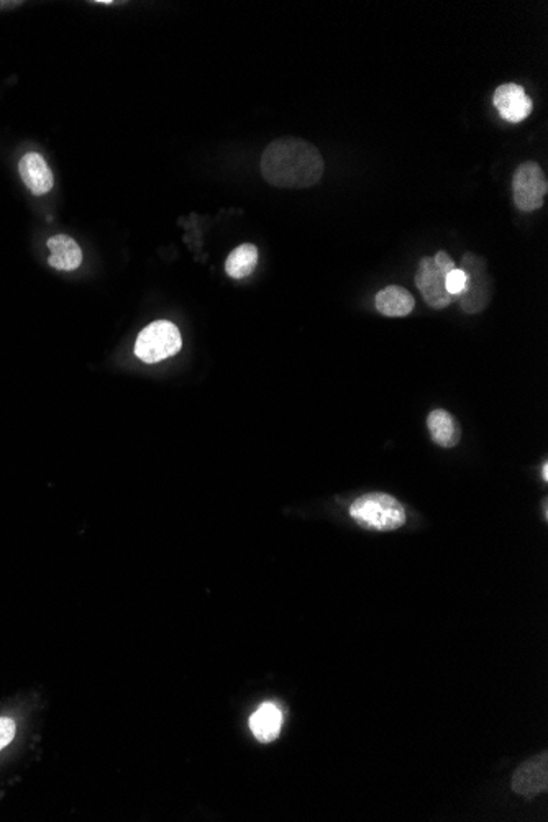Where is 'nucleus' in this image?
I'll return each mask as SVG.
<instances>
[{
	"instance_id": "1",
	"label": "nucleus",
	"mask_w": 548,
	"mask_h": 822,
	"mask_svg": "<svg viewBox=\"0 0 548 822\" xmlns=\"http://www.w3.org/2000/svg\"><path fill=\"white\" fill-rule=\"evenodd\" d=\"M324 168L320 151L302 138H278L261 156V173L266 183L281 189L316 186L324 176Z\"/></svg>"
},
{
	"instance_id": "2",
	"label": "nucleus",
	"mask_w": 548,
	"mask_h": 822,
	"mask_svg": "<svg viewBox=\"0 0 548 822\" xmlns=\"http://www.w3.org/2000/svg\"><path fill=\"white\" fill-rule=\"evenodd\" d=\"M350 516L363 529L391 532L406 524V509L386 493L363 494L350 507Z\"/></svg>"
},
{
	"instance_id": "3",
	"label": "nucleus",
	"mask_w": 548,
	"mask_h": 822,
	"mask_svg": "<svg viewBox=\"0 0 548 822\" xmlns=\"http://www.w3.org/2000/svg\"><path fill=\"white\" fill-rule=\"evenodd\" d=\"M183 347V338L176 325L169 320H156L138 335L135 355L143 363H158L176 355Z\"/></svg>"
},
{
	"instance_id": "4",
	"label": "nucleus",
	"mask_w": 548,
	"mask_h": 822,
	"mask_svg": "<svg viewBox=\"0 0 548 822\" xmlns=\"http://www.w3.org/2000/svg\"><path fill=\"white\" fill-rule=\"evenodd\" d=\"M547 192V176L539 163L526 161L516 169L512 178V197L519 211H539L540 207L544 206Z\"/></svg>"
},
{
	"instance_id": "5",
	"label": "nucleus",
	"mask_w": 548,
	"mask_h": 822,
	"mask_svg": "<svg viewBox=\"0 0 548 822\" xmlns=\"http://www.w3.org/2000/svg\"><path fill=\"white\" fill-rule=\"evenodd\" d=\"M452 270L437 265L434 256H424L416 273V286L421 291L427 306L432 309H445L450 306L453 297L445 288V276Z\"/></svg>"
},
{
	"instance_id": "6",
	"label": "nucleus",
	"mask_w": 548,
	"mask_h": 822,
	"mask_svg": "<svg viewBox=\"0 0 548 822\" xmlns=\"http://www.w3.org/2000/svg\"><path fill=\"white\" fill-rule=\"evenodd\" d=\"M512 790L517 795L534 800L548 788V755L547 752L535 755L517 768L511 781Z\"/></svg>"
},
{
	"instance_id": "7",
	"label": "nucleus",
	"mask_w": 548,
	"mask_h": 822,
	"mask_svg": "<svg viewBox=\"0 0 548 822\" xmlns=\"http://www.w3.org/2000/svg\"><path fill=\"white\" fill-rule=\"evenodd\" d=\"M494 107L509 124H521L532 112V99L519 84H503L494 91Z\"/></svg>"
},
{
	"instance_id": "8",
	"label": "nucleus",
	"mask_w": 548,
	"mask_h": 822,
	"mask_svg": "<svg viewBox=\"0 0 548 822\" xmlns=\"http://www.w3.org/2000/svg\"><path fill=\"white\" fill-rule=\"evenodd\" d=\"M19 174L23 184L30 189L33 196H45L55 186V176L50 166L37 151H30L22 156L19 163Z\"/></svg>"
},
{
	"instance_id": "9",
	"label": "nucleus",
	"mask_w": 548,
	"mask_h": 822,
	"mask_svg": "<svg viewBox=\"0 0 548 822\" xmlns=\"http://www.w3.org/2000/svg\"><path fill=\"white\" fill-rule=\"evenodd\" d=\"M48 248L51 252L48 265L55 270L74 271L83 263V250L78 242L68 235L61 233L51 237L48 240Z\"/></svg>"
},
{
	"instance_id": "10",
	"label": "nucleus",
	"mask_w": 548,
	"mask_h": 822,
	"mask_svg": "<svg viewBox=\"0 0 548 822\" xmlns=\"http://www.w3.org/2000/svg\"><path fill=\"white\" fill-rule=\"evenodd\" d=\"M427 427L430 435L437 445L443 448L457 447L462 439V427L457 419L448 411L437 409L432 411L427 417Z\"/></svg>"
},
{
	"instance_id": "11",
	"label": "nucleus",
	"mask_w": 548,
	"mask_h": 822,
	"mask_svg": "<svg viewBox=\"0 0 548 822\" xmlns=\"http://www.w3.org/2000/svg\"><path fill=\"white\" fill-rule=\"evenodd\" d=\"M376 309L386 317H406L414 311L416 299L401 286H388L376 294Z\"/></svg>"
},
{
	"instance_id": "12",
	"label": "nucleus",
	"mask_w": 548,
	"mask_h": 822,
	"mask_svg": "<svg viewBox=\"0 0 548 822\" xmlns=\"http://www.w3.org/2000/svg\"><path fill=\"white\" fill-rule=\"evenodd\" d=\"M281 726H283V714L273 703L261 704L250 719L253 736L260 742H271V740L278 739Z\"/></svg>"
},
{
	"instance_id": "13",
	"label": "nucleus",
	"mask_w": 548,
	"mask_h": 822,
	"mask_svg": "<svg viewBox=\"0 0 548 822\" xmlns=\"http://www.w3.org/2000/svg\"><path fill=\"white\" fill-rule=\"evenodd\" d=\"M258 263V248L253 243H243L230 253L225 261V271L230 278L243 279L250 276Z\"/></svg>"
},
{
	"instance_id": "14",
	"label": "nucleus",
	"mask_w": 548,
	"mask_h": 822,
	"mask_svg": "<svg viewBox=\"0 0 548 822\" xmlns=\"http://www.w3.org/2000/svg\"><path fill=\"white\" fill-rule=\"evenodd\" d=\"M466 286V273L462 268H455L445 276V288L450 296H462Z\"/></svg>"
},
{
	"instance_id": "15",
	"label": "nucleus",
	"mask_w": 548,
	"mask_h": 822,
	"mask_svg": "<svg viewBox=\"0 0 548 822\" xmlns=\"http://www.w3.org/2000/svg\"><path fill=\"white\" fill-rule=\"evenodd\" d=\"M15 732V722L10 717H0V750H4L14 740Z\"/></svg>"
},
{
	"instance_id": "16",
	"label": "nucleus",
	"mask_w": 548,
	"mask_h": 822,
	"mask_svg": "<svg viewBox=\"0 0 548 822\" xmlns=\"http://www.w3.org/2000/svg\"><path fill=\"white\" fill-rule=\"evenodd\" d=\"M19 5H22V2H0V9H14Z\"/></svg>"
},
{
	"instance_id": "17",
	"label": "nucleus",
	"mask_w": 548,
	"mask_h": 822,
	"mask_svg": "<svg viewBox=\"0 0 548 822\" xmlns=\"http://www.w3.org/2000/svg\"><path fill=\"white\" fill-rule=\"evenodd\" d=\"M542 475H544V480H548V463L545 462L544 466H542Z\"/></svg>"
}]
</instances>
